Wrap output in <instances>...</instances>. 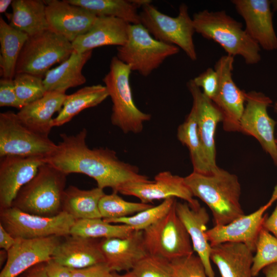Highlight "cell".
Listing matches in <instances>:
<instances>
[{"instance_id":"7a4b0ae2","label":"cell","mask_w":277,"mask_h":277,"mask_svg":"<svg viewBox=\"0 0 277 277\" xmlns=\"http://www.w3.org/2000/svg\"><path fill=\"white\" fill-rule=\"evenodd\" d=\"M184 181L194 196L210 209L214 226L226 225L245 215L240 204L238 177L220 167L210 174L192 171Z\"/></svg>"},{"instance_id":"603a6c76","label":"cell","mask_w":277,"mask_h":277,"mask_svg":"<svg viewBox=\"0 0 277 277\" xmlns=\"http://www.w3.org/2000/svg\"><path fill=\"white\" fill-rule=\"evenodd\" d=\"M129 25L116 17L97 16L91 29L71 43L73 50L83 53L104 46H123L127 40Z\"/></svg>"},{"instance_id":"ac0fdd59","label":"cell","mask_w":277,"mask_h":277,"mask_svg":"<svg viewBox=\"0 0 277 277\" xmlns=\"http://www.w3.org/2000/svg\"><path fill=\"white\" fill-rule=\"evenodd\" d=\"M49 29L71 43L88 32L97 16L66 0L45 1Z\"/></svg>"},{"instance_id":"e0dca14e","label":"cell","mask_w":277,"mask_h":277,"mask_svg":"<svg viewBox=\"0 0 277 277\" xmlns=\"http://www.w3.org/2000/svg\"><path fill=\"white\" fill-rule=\"evenodd\" d=\"M42 156H6L0 159V210L12 206L21 189L45 164Z\"/></svg>"},{"instance_id":"bcb514c9","label":"cell","mask_w":277,"mask_h":277,"mask_svg":"<svg viewBox=\"0 0 277 277\" xmlns=\"http://www.w3.org/2000/svg\"><path fill=\"white\" fill-rule=\"evenodd\" d=\"M16 239L13 237L0 224V247L6 251L14 245Z\"/></svg>"},{"instance_id":"f907efd6","label":"cell","mask_w":277,"mask_h":277,"mask_svg":"<svg viewBox=\"0 0 277 277\" xmlns=\"http://www.w3.org/2000/svg\"><path fill=\"white\" fill-rule=\"evenodd\" d=\"M131 2L137 8L144 7V6L150 4L151 1L150 0H130Z\"/></svg>"},{"instance_id":"484cf974","label":"cell","mask_w":277,"mask_h":277,"mask_svg":"<svg viewBox=\"0 0 277 277\" xmlns=\"http://www.w3.org/2000/svg\"><path fill=\"white\" fill-rule=\"evenodd\" d=\"M67 95L47 92L41 98L25 105L16 113L20 121L33 131L48 136L53 127L52 116L62 109Z\"/></svg>"},{"instance_id":"277c9868","label":"cell","mask_w":277,"mask_h":277,"mask_svg":"<svg viewBox=\"0 0 277 277\" xmlns=\"http://www.w3.org/2000/svg\"><path fill=\"white\" fill-rule=\"evenodd\" d=\"M67 175L45 163L36 175L18 192L12 206L27 213L45 217L62 210Z\"/></svg>"},{"instance_id":"8fae6325","label":"cell","mask_w":277,"mask_h":277,"mask_svg":"<svg viewBox=\"0 0 277 277\" xmlns=\"http://www.w3.org/2000/svg\"><path fill=\"white\" fill-rule=\"evenodd\" d=\"M75 221L64 211L45 217L27 213L12 206L0 210V224L15 239L64 237L70 235Z\"/></svg>"},{"instance_id":"8d00e7d4","label":"cell","mask_w":277,"mask_h":277,"mask_svg":"<svg viewBox=\"0 0 277 277\" xmlns=\"http://www.w3.org/2000/svg\"><path fill=\"white\" fill-rule=\"evenodd\" d=\"M253 255L252 276L258 275L266 266L277 263V238L263 227L259 234Z\"/></svg>"},{"instance_id":"b9f144b4","label":"cell","mask_w":277,"mask_h":277,"mask_svg":"<svg viewBox=\"0 0 277 277\" xmlns=\"http://www.w3.org/2000/svg\"><path fill=\"white\" fill-rule=\"evenodd\" d=\"M0 106L12 107L19 110L25 106L17 96L13 79L2 77L0 80Z\"/></svg>"},{"instance_id":"7c38bea8","label":"cell","mask_w":277,"mask_h":277,"mask_svg":"<svg viewBox=\"0 0 277 277\" xmlns=\"http://www.w3.org/2000/svg\"><path fill=\"white\" fill-rule=\"evenodd\" d=\"M272 103V100L261 92H246L240 132L254 137L277 167V146L274 136L276 122L267 111Z\"/></svg>"},{"instance_id":"4dcf8cb0","label":"cell","mask_w":277,"mask_h":277,"mask_svg":"<svg viewBox=\"0 0 277 277\" xmlns=\"http://www.w3.org/2000/svg\"><path fill=\"white\" fill-rule=\"evenodd\" d=\"M29 37L0 17V69L2 77L13 79L18 57Z\"/></svg>"},{"instance_id":"ab89813d","label":"cell","mask_w":277,"mask_h":277,"mask_svg":"<svg viewBox=\"0 0 277 277\" xmlns=\"http://www.w3.org/2000/svg\"><path fill=\"white\" fill-rule=\"evenodd\" d=\"M171 277H208L201 259L194 253L170 261Z\"/></svg>"},{"instance_id":"1f68e13d","label":"cell","mask_w":277,"mask_h":277,"mask_svg":"<svg viewBox=\"0 0 277 277\" xmlns=\"http://www.w3.org/2000/svg\"><path fill=\"white\" fill-rule=\"evenodd\" d=\"M177 137L189 151L193 171L205 174L214 172L209 165L199 133L195 113L192 107L184 122L178 127Z\"/></svg>"},{"instance_id":"836d02e7","label":"cell","mask_w":277,"mask_h":277,"mask_svg":"<svg viewBox=\"0 0 277 277\" xmlns=\"http://www.w3.org/2000/svg\"><path fill=\"white\" fill-rule=\"evenodd\" d=\"M134 230L126 225H114L97 218L75 220L70 234L97 239L124 238Z\"/></svg>"},{"instance_id":"7402d4cb","label":"cell","mask_w":277,"mask_h":277,"mask_svg":"<svg viewBox=\"0 0 277 277\" xmlns=\"http://www.w3.org/2000/svg\"><path fill=\"white\" fill-rule=\"evenodd\" d=\"M63 238L51 256L55 262L72 269L105 262L97 239L71 234Z\"/></svg>"},{"instance_id":"4fadbf2b","label":"cell","mask_w":277,"mask_h":277,"mask_svg":"<svg viewBox=\"0 0 277 277\" xmlns=\"http://www.w3.org/2000/svg\"><path fill=\"white\" fill-rule=\"evenodd\" d=\"M234 57L225 55L216 62L214 69L219 88L212 101L221 111L225 131L240 132L241 118L245 108L246 92L240 89L232 78Z\"/></svg>"},{"instance_id":"db71d44e","label":"cell","mask_w":277,"mask_h":277,"mask_svg":"<svg viewBox=\"0 0 277 277\" xmlns=\"http://www.w3.org/2000/svg\"><path fill=\"white\" fill-rule=\"evenodd\" d=\"M271 6L272 7L273 10L277 11V0L270 1Z\"/></svg>"},{"instance_id":"8992f818","label":"cell","mask_w":277,"mask_h":277,"mask_svg":"<svg viewBox=\"0 0 277 277\" xmlns=\"http://www.w3.org/2000/svg\"><path fill=\"white\" fill-rule=\"evenodd\" d=\"M142 24L156 39L181 48L192 61L197 58L193 42L195 32L188 7L182 3L176 17L160 12L151 4L142 7L140 13Z\"/></svg>"},{"instance_id":"5b68a950","label":"cell","mask_w":277,"mask_h":277,"mask_svg":"<svg viewBox=\"0 0 277 277\" xmlns=\"http://www.w3.org/2000/svg\"><path fill=\"white\" fill-rule=\"evenodd\" d=\"M131 71L129 66L115 56L103 79L112 103L111 123L126 134L141 132L144 123L151 118L150 114L141 111L134 103L130 83Z\"/></svg>"},{"instance_id":"30bf717a","label":"cell","mask_w":277,"mask_h":277,"mask_svg":"<svg viewBox=\"0 0 277 277\" xmlns=\"http://www.w3.org/2000/svg\"><path fill=\"white\" fill-rule=\"evenodd\" d=\"M57 144L48 136L39 134L25 126L16 113H0V157L42 156L51 154Z\"/></svg>"},{"instance_id":"816d5d0a","label":"cell","mask_w":277,"mask_h":277,"mask_svg":"<svg viewBox=\"0 0 277 277\" xmlns=\"http://www.w3.org/2000/svg\"><path fill=\"white\" fill-rule=\"evenodd\" d=\"M107 277H132L130 272H127L123 274H120L117 273V272L111 271Z\"/></svg>"},{"instance_id":"cb8c5ba5","label":"cell","mask_w":277,"mask_h":277,"mask_svg":"<svg viewBox=\"0 0 277 277\" xmlns=\"http://www.w3.org/2000/svg\"><path fill=\"white\" fill-rule=\"evenodd\" d=\"M175 209L189 234L193 251L203 261L207 276L215 277L211 264V246L206 235L209 216L206 209L201 206L193 208L187 202H176Z\"/></svg>"},{"instance_id":"9a60e30c","label":"cell","mask_w":277,"mask_h":277,"mask_svg":"<svg viewBox=\"0 0 277 277\" xmlns=\"http://www.w3.org/2000/svg\"><path fill=\"white\" fill-rule=\"evenodd\" d=\"M277 200V185L269 201L254 212L244 215L229 224L207 230L211 246L225 242L241 243L255 251L256 243L266 215L265 211Z\"/></svg>"},{"instance_id":"c3c4849f","label":"cell","mask_w":277,"mask_h":277,"mask_svg":"<svg viewBox=\"0 0 277 277\" xmlns=\"http://www.w3.org/2000/svg\"><path fill=\"white\" fill-rule=\"evenodd\" d=\"M263 270L265 277H277V263L266 266Z\"/></svg>"},{"instance_id":"5bb4252c","label":"cell","mask_w":277,"mask_h":277,"mask_svg":"<svg viewBox=\"0 0 277 277\" xmlns=\"http://www.w3.org/2000/svg\"><path fill=\"white\" fill-rule=\"evenodd\" d=\"M63 238L16 239L14 245L7 251V259L0 277H18L32 266L49 261Z\"/></svg>"},{"instance_id":"60d3db41","label":"cell","mask_w":277,"mask_h":277,"mask_svg":"<svg viewBox=\"0 0 277 277\" xmlns=\"http://www.w3.org/2000/svg\"><path fill=\"white\" fill-rule=\"evenodd\" d=\"M193 82L208 98L212 100L219 88V78L214 69L211 67L192 79Z\"/></svg>"},{"instance_id":"f6af8a7d","label":"cell","mask_w":277,"mask_h":277,"mask_svg":"<svg viewBox=\"0 0 277 277\" xmlns=\"http://www.w3.org/2000/svg\"><path fill=\"white\" fill-rule=\"evenodd\" d=\"M46 263L47 262H43L32 266L24 272L21 277H49Z\"/></svg>"},{"instance_id":"83f0119b","label":"cell","mask_w":277,"mask_h":277,"mask_svg":"<svg viewBox=\"0 0 277 277\" xmlns=\"http://www.w3.org/2000/svg\"><path fill=\"white\" fill-rule=\"evenodd\" d=\"M12 12L6 13L13 28L32 36L50 30L46 16V5L42 0H14Z\"/></svg>"},{"instance_id":"6da1fadb","label":"cell","mask_w":277,"mask_h":277,"mask_svg":"<svg viewBox=\"0 0 277 277\" xmlns=\"http://www.w3.org/2000/svg\"><path fill=\"white\" fill-rule=\"evenodd\" d=\"M87 134L85 128L74 135L61 133L55 150L45 157L46 163L67 175L85 174L95 181L97 187L110 188L116 193L128 184L151 181L141 174L137 166L121 161L113 150L90 148L86 144Z\"/></svg>"},{"instance_id":"681fc988","label":"cell","mask_w":277,"mask_h":277,"mask_svg":"<svg viewBox=\"0 0 277 277\" xmlns=\"http://www.w3.org/2000/svg\"><path fill=\"white\" fill-rule=\"evenodd\" d=\"M12 3L11 0H1L0 1V12H5L9 5Z\"/></svg>"},{"instance_id":"e575fe53","label":"cell","mask_w":277,"mask_h":277,"mask_svg":"<svg viewBox=\"0 0 277 277\" xmlns=\"http://www.w3.org/2000/svg\"><path fill=\"white\" fill-rule=\"evenodd\" d=\"M176 202L175 197H169L163 200L160 204L153 206L135 214L118 219L104 220L111 224L126 225L135 230H143L167 214Z\"/></svg>"},{"instance_id":"3957f363","label":"cell","mask_w":277,"mask_h":277,"mask_svg":"<svg viewBox=\"0 0 277 277\" xmlns=\"http://www.w3.org/2000/svg\"><path fill=\"white\" fill-rule=\"evenodd\" d=\"M195 32L219 44L228 55L243 57L247 65L261 60V48L248 34L241 22L225 10H203L193 14Z\"/></svg>"},{"instance_id":"ba28073f","label":"cell","mask_w":277,"mask_h":277,"mask_svg":"<svg viewBox=\"0 0 277 277\" xmlns=\"http://www.w3.org/2000/svg\"><path fill=\"white\" fill-rule=\"evenodd\" d=\"M73 51L70 42L50 30L29 36L18 57L15 74L27 73L44 78L52 66L64 62Z\"/></svg>"},{"instance_id":"d6986e66","label":"cell","mask_w":277,"mask_h":277,"mask_svg":"<svg viewBox=\"0 0 277 277\" xmlns=\"http://www.w3.org/2000/svg\"><path fill=\"white\" fill-rule=\"evenodd\" d=\"M237 12L242 17L245 29L259 46L267 51L277 49V36L272 22L270 1L232 0Z\"/></svg>"},{"instance_id":"f546056e","label":"cell","mask_w":277,"mask_h":277,"mask_svg":"<svg viewBox=\"0 0 277 277\" xmlns=\"http://www.w3.org/2000/svg\"><path fill=\"white\" fill-rule=\"evenodd\" d=\"M108 96L106 87L100 84L86 86L67 95L62 109L53 118V127L68 123L82 111L97 106Z\"/></svg>"},{"instance_id":"52a82bcc","label":"cell","mask_w":277,"mask_h":277,"mask_svg":"<svg viewBox=\"0 0 277 277\" xmlns=\"http://www.w3.org/2000/svg\"><path fill=\"white\" fill-rule=\"evenodd\" d=\"M116 50L119 60L129 66L131 71L146 77L179 52L177 46L154 38L141 24H130L126 42Z\"/></svg>"},{"instance_id":"d4e9b609","label":"cell","mask_w":277,"mask_h":277,"mask_svg":"<svg viewBox=\"0 0 277 277\" xmlns=\"http://www.w3.org/2000/svg\"><path fill=\"white\" fill-rule=\"evenodd\" d=\"M253 252L244 244L225 242L211 246L210 260L222 277H252Z\"/></svg>"},{"instance_id":"2e32d148","label":"cell","mask_w":277,"mask_h":277,"mask_svg":"<svg viewBox=\"0 0 277 277\" xmlns=\"http://www.w3.org/2000/svg\"><path fill=\"white\" fill-rule=\"evenodd\" d=\"M118 193L135 196L141 202L149 204L153 201L178 197L184 200L191 207L201 205L186 184L184 177L165 171L156 174L153 181L146 183H131L124 186Z\"/></svg>"},{"instance_id":"ffe728a7","label":"cell","mask_w":277,"mask_h":277,"mask_svg":"<svg viewBox=\"0 0 277 277\" xmlns=\"http://www.w3.org/2000/svg\"><path fill=\"white\" fill-rule=\"evenodd\" d=\"M192 97L193 108L197 122L199 133L209 163L213 171L219 167L216 163L215 132L217 124L222 122L221 111L214 103L195 85L192 80L187 84Z\"/></svg>"},{"instance_id":"d6a6232c","label":"cell","mask_w":277,"mask_h":277,"mask_svg":"<svg viewBox=\"0 0 277 277\" xmlns=\"http://www.w3.org/2000/svg\"><path fill=\"white\" fill-rule=\"evenodd\" d=\"M80 6L96 16L114 17L129 24H140L137 7L128 0H66Z\"/></svg>"},{"instance_id":"f35d334b","label":"cell","mask_w":277,"mask_h":277,"mask_svg":"<svg viewBox=\"0 0 277 277\" xmlns=\"http://www.w3.org/2000/svg\"><path fill=\"white\" fill-rule=\"evenodd\" d=\"M132 277H171V267L168 260L148 254L129 271Z\"/></svg>"},{"instance_id":"ee69618b","label":"cell","mask_w":277,"mask_h":277,"mask_svg":"<svg viewBox=\"0 0 277 277\" xmlns=\"http://www.w3.org/2000/svg\"><path fill=\"white\" fill-rule=\"evenodd\" d=\"M47 271L49 277H72L71 270L52 259L47 262Z\"/></svg>"},{"instance_id":"11a10c76","label":"cell","mask_w":277,"mask_h":277,"mask_svg":"<svg viewBox=\"0 0 277 277\" xmlns=\"http://www.w3.org/2000/svg\"><path fill=\"white\" fill-rule=\"evenodd\" d=\"M274 109H275V112H276V113L277 114V102L275 103ZM275 143H276V146H277V136L275 138Z\"/></svg>"},{"instance_id":"f1b7e54d","label":"cell","mask_w":277,"mask_h":277,"mask_svg":"<svg viewBox=\"0 0 277 277\" xmlns=\"http://www.w3.org/2000/svg\"><path fill=\"white\" fill-rule=\"evenodd\" d=\"M105 194L103 189L97 187L90 190H82L70 185L64 192L62 210L75 220L102 219L98 205Z\"/></svg>"},{"instance_id":"44dd1931","label":"cell","mask_w":277,"mask_h":277,"mask_svg":"<svg viewBox=\"0 0 277 277\" xmlns=\"http://www.w3.org/2000/svg\"><path fill=\"white\" fill-rule=\"evenodd\" d=\"M99 245L111 271H130L148 253L143 230H134L124 238L102 239Z\"/></svg>"},{"instance_id":"7bdbcfd3","label":"cell","mask_w":277,"mask_h":277,"mask_svg":"<svg viewBox=\"0 0 277 277\" xmlns=\"http://www.w3.org/2000/svg\"><path fill=\"white\" fill-rule=\"evenodd\" d=\"M111 272L105 262L84 268L71 270L72 277H107Z\"/></svg>"},{"instance_id":"f5cc1de1","label":"cell","mask_w":277,"mask_h":277,"mask_svg":"<svg viewBox=\"0 0 277 277\" xmlns=\"http://www.w3.org/2000/svg\"><path fill=\"white\" fill-rule=\"evenodd\" d=\"M0 264L1 266H2V264H3L5 262L6 263L7 259V251L2 249L1 250V254H0Z\"/></svg>"},{"instance_id":"74e56055","label":"cell","mask_w":277,"mask_h":277,"mask_svg":"<svg viewBox=\"0 0 277 277\" xmlns=\"http://www.w3.org/2000/svg\"><path fill=\"white\" fill-rule=\"evenodd\" d=\"M43 78L27 73H16L13 82L17 97L24 106L42 97L46 93Z\"/></svg>"},{"instance_id":"7dc6e473","label":"cell","mask_w":277,"mask_h":277,"mask_svg":"<svg viewBox=\"0 0 277 277\" xmlns=\"http://www.w3.org/2000/svg\"><path fill=\"white\" fill-rule=\"evenodd\" d=\"M263 227L277 238V203L271 214L265 217Z\"/></svg>"},{"instance_id":"9c48e42d","label":"cell","mask_w":277,"mask_h":277,"mask_svg":"<svg viewBox=\"0 0 277 277\" xmlns=\"http://www.w3.org/2000/svg\"><path fill=\"white\" fill-rule=\"evenodd\" d=\"M176 203L163 217L143 230L148 253L170 261L194 251L189 234L176 213Z\"/></svg>"},{"instance_id":"d590c367","label":"cell","mask_w":277,"mask_h":277,"mask_svg":"<svg viewBox=\"0 0 277 277\" xmlns=\"http://www.w3.org/2000/svg\"><path fill=\"white\" fill-rule=\"evenodd\" d=\"M153 205L143 203L128 202L113 192L105 194L99 202V210L103 219H113L131 216Z\"/></svg>"},{"instance_id":"4316f807","label":"cell","mask_w":277,"mask_h":277,"mask_svg":"<svg viewBox=\"0 0 277 277\" xmlns=\"http://www.w3.org/2000/svg\"><path fill=\"white\" fill-rule=\"evenodd\" d=\"M92 54V50L83 53L73 51L68 58L55 68L50 69L43 79L46 92L65 94L70 88L85 83L86 79L82 73V69Z\"/></svg>"}]
</instances>
